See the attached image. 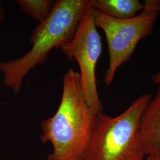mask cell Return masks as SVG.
I'll return each instance as SVG.
<instances>
[{
	"label": "cell",
	"mask_w": 160,
	"mask_h": 160,
	"mask_svg": "<svg viewBox=\"0 0 160 160\" xmlns=\"http://www.w3.org/2000/svg\"><path fill=\"white\" fill-rule=\"evenodd\" d=\"M139 134L145 156L160 155V85L155 97L143 110Z\"/></svg>",
	"instance_id": "6"
},
{
	"label": "cell",
	"mask_w": 160,
	"mask_h": 160,
	"mask_svg": "<svg viewBox=\"0 0 160 160\" xmlns=\"http://www.w3.org/2000/svg\"><path fill=\"white\" fill-rule=\"evenodd\" d=\"M56 1L51 0H17L22 12L40 23L51 14Z\"/></svg>",
	"instance_id": "8"
},
{
	"label": "cell",
	"mask_w": 160,
	"mask_h": 160,
	"mask_svg": "<svg viewBox=\"0 0 160 160\" xmlns=\"http://www.w3.org/2000/svg\"><path fill=\"white\" fill-rule=\"evenodd\" d=\"M151 99V96L145 93L118 116L98 114L83 160H145L139 125Z\"/></svg>",
	"instance_id": "3"
},
{
	"label": "cell",
	"mask_w": 160,
	"mask_h": 160,
	"mask_svg": "<svg viewBox=\"0 0 160 160\" xmlns=\"http://www.w3.org/2000/svg\"><path fill=\"white\" fill-rule=\"evenodd\" d=\"M92 6L104 14L120 20H126L137 16L143 9L139 0H92Z\"/></svg>",
	"instance_id": "7"
},
{
	"label": "cell",
	"mask_w": 160,
	"mask_h": 160,
	"mask_svg": "<svg viewBox=\"0 0 160 160\" xmlns=\"http://www.w3.org/2000/svg\"><path fill=\"white\" fill-rule=\"evenodd\" d=\"M93 7L84 12L72 39L60 48L70 60H76L80 69V82L86 102L96 113L103 108L97 91L96 68L102 52V43L93 17Z\"/></svg>",
	"instance_id": "5"
},
{
	"label": "cell",
	"mask_w": 160,
	"mask_h": 160,
	"mask_svg": "<svg viewBox=\"0 0 160 160\" xmlns=\"http://www.w3.org/2000/svg\"><path fill=\"white\" fill-rule=\"evenodd\" d=\"M145 160H160V155H152L147 156Z\"/></svg>",
	"instance_id": "10"
},
{
	"label": "cell",
	"mask_w": 160,
	"mask_h": 160,
	"mask_svg": "<svg viewBox=\"0 0 160 160\" xmlns=\"http://www.w3.org/2000/svg\"><path fill=\"white\" fill-rule=\"evenodd\" d=\"M97 116L86 102L80 73L69 69L57 111L41 122L40 139L53 146L47 160H83Z\"/></svg>",
	"instance_id": "1"
},
{
	"label": "cell",
	"mask_w": 160,
	"mask_h": 160,
	"mask_svg": "<svg viewBox=\"0 0 160 160\" xmlns=\"http://www.w3.org/2000/svg\"><path fill=\"white\" fill-rule=\"evenodd\" d=\"M143 9L135 17L114 18L93 7L94 22L106 35L109 53V67L104 83L109 86L117 70L131 57L138 42L151 34L160 14V0L144 1Z\"/></svg>",
	"instance_id": "4"
},
{
	"label": "cell",
	"mask_w": 160,
	"mask_h": 160,
	"mask_svg": "<svg viewBox=\"0 0 160 160\" xmlns=\"http://www.w3.org/2000/svg\"><path fill=\"white\" fill-rule=\"evenodd\" d=\"M152 81L155 84L160 85V71L155 73L152 77Z\"/></svg>",
	"instance_id": "9"
},
{
	"label": "cell",
	"mask_w": 160,
	"mask_h": 160,
	"mask_svg": "<svg viewBox=\"0 0 160 160\" xmlns=\"http://www.w3.org/2000/svg\"><path fill=\"white\" fill-rule=\"evenodd\" d=\"M92 0H58L49 16L40 23L31 34V49L22 57L2 62L0 71L3 82L17 95L24 77L32 69L44 63L49 52L72 39L87 8Z\"/></svg>",
	"instance_id": "2"
},
{
	"label": "cell",
	"mask_w": 160,
	"mask_h": 160,
	"mask_svg": "<svg viewBox=\"0 0 160 160\" xmlns=\"http://www.w3.org/2000/svg\"><path fill=\"white\" fill-rule=\"evenodd\" d=\"M4 18V12H3V8L1 6V4L0 3V22Z\"/></svg>",
	"instance_id": "11"
}]
</instances>
